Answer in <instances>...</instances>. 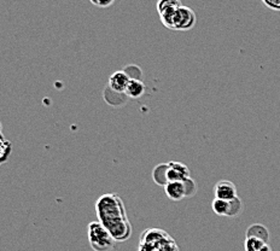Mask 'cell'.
Here are the masks:
<instances>
[{
	"label": "cell",
	"mask_w": 280,
	"mask_h": 251,
	"mask_svg": "<svg viewBox=\"0 0 280 251\" xmlns=\"http://www.w3.org/2000/svg\"><path fill=\"white\" fill-rule=\"evenodd\" d=\"M89 245L95 251H111L115 246V239L101 221H93L87 227Z\"/></svg>",
	"instance_id": "obj_2"
},
{
	"label": "cell",
	"mask_w": 280,
	"mask_h": 251,
	"mask_svg": "<svg viewBox=\"0 0 280 251\" xmlns=\"http://www.w3.org/2000/svg\"><path fill=\"white\" fill-rule=\"evenodd\" d=\"M211 208L219 216L231 217V201L214 198V201L211 203Z\"/></svg>",
	"instance_id": "obj_10"
},
{
	"label": "cell",
	"mask_w": 280,
	"mask_h": 251,
	"mask_svg": "<svg viewBox=\"0 0 280 251\" xmlns=\"http://www.w3.org/2000/svg\"><path fill=\"white\" fill-rule=\"evenodd\" d=\"M259 251H272V247H270L268 244H266V245H263Z\"/></svg>",
	"instance_id": "obj_17"
},
{
	"label": "cell",
	"mask_w": 280,
	"mask_h": 251,
	"mask_svg": "<svg viewBox=\"0 0 280 251\" xmlns=\"http://www.w3.org/2000/svg\"><path fill=\"white\" fill-rule=\"evenodd\" d=\"M11 143H9V141L4 140V137H3V141H2V162H5L6 159H8V156L11 152Z\"/></svg>",
	"instance_id": "obj_15"
},
{
	"label": "cell",
	"mask_w": 280,
	"mask_h": 251,
	"mask_svg": "<svg viewBox=\"0 0 280 251\" xmlns=\"http://www.w3.org/2000/svg\"><path fill=\"white\" fill-rule=\"evenodd\" d=\"M99 221L108 228L116 241H126L132 236V226L126 214V207L120 196L106 193L96 202Z\"/></svg>",
	"instance_id": "obj_1"
},
{
	"label": "cell",
	"mask_w": 280,
	"mask_h": 251,
	"mask_svg": "<svg viewBox=\"0 0 280 251\" xmlns=\"http://www.w3.org/2000/svg\"><path fill=\"white\" fill-rule=\"evenodd\" d=\"M196 24V14L188 6H180L174 15V30H190Z\"/></svg>",
	"instance_id": "obj_3"
},
{
	"label": "cell",
	"mask_w": 280,
	"mask_h": 251,
	"mask_svg": "<svg viewBox=\"0 0 280 251\" xmlns=\"http://www.w3.org/2000/svg\"><path fill=\"white\" fill-rule=\"evenodd\" d=\"M188 181V180H186ZM186 181H169L164 186L167 197L172 201H181L182 198L188 197V185Z\"/></svg>",
	"instance_id": "obj_6"
},
{
	"label": "cell",
	"mask_w": 280,
	"mask_h": 251,
	"mask_svg": "<svg viewBox=\"0 0 280 251\" xmlns=\"http://www.w3.org/2000/svg\"><path fill=\"white\" fill-rule=\"evenodd\" d=\"M180 6H182L180 0H159L157 2V11H159V14H162L166 10L180 8Z\"/></svg>",
	"instance_id": "obj_14"
},
{
	"label": "cell",
	"mask_w": 280,
	"mask_h": 251,
	"mask_svg": "<svg viewBox=\"0 0 280 251\" xmlns=\"http://www.w3.org/2000/svg\"><path fill=\"white\" fill-rule=\"evenodd\" d=\"M246 237H255L262 239L265 243L268 244L270 239V234L268 228L261 224H254L246 230Z\"/></svg>",
	"instance_id": "obj_8"
},
{
	"label": "cell",
	"mask_w": 280,
	"mask_h": 251,
	"mask_svg": "<svg viewBox=\"0 0 280 251\" xmlns=\"http://www.w3.org/2000/svg\"><path fill=\"white\" fill-rule=\"evenodd\" d=\"M214 195L215 198L225 199V201H232L238 197L236 185L228 180H221L215 185Z\"/></svg>",
	"instance_id": "obj_5"
},
{
	"label": "cell",
	"mask_w": 280,
	"mask_h": 251,
	"mask_svg": "<svg viewBox=\"0 0 280 251\" xmlns=\"http://www.w3.org/2000/svg\"><path fill=\"white\" fill-rule=\"evenodd\" d=\"M178 8H174V9H168L166 10V11H163L162 14H160L161 21H162V23L164 27L173 29V23H174V15H175V11Z\"/></svg>",
	"instance_id": "obj_13"
},
{
	"label": "cell",
	"mask_w": 280,
	"mask_h": 251,
	"mask_svg": "<svg viewBox=\"0 0 280 251\" xmlns=\"http://www.w3.org/2000/svg\"><path fill=\"white\" fill-rule=\"evenodd\" d=\"M167 181H186L191 179L189 167L181 162L166 163Z\"/></svg>",
	"instance_id": "obj_4"
},
{
	"label": "cell",
	"mask_w": 280,
	"mask_h": 251,
	"mask_svg": "<svg viewBox=\"0 0 280 251\" xmlns=\"http://www.w3.org/2000/svg\"><path fill=\"white\" fill-rule=\"evenodd\" d=\"M262 239L255 237H246L245 241H244V250L245 251H259L263 245H266Z\"/></svg>",
	"instance_id": "obj_11"
},
{
	"label": "cell",
	"mask_w": 280,
	"mask_h": 251,
	"mask_svg": "<svg viewBox=\"0 0 280 251\" xmlns=\"http://www.w3.org/2000/svg\"><path fill=\"white\" fill-rule=\"evenodd\" d=\"M145 92V83L138 79H131L128 83L127 89H126V95L130 98H140Z\"/></svg>",
	"instance_id": "obj_9"
},
{
	"label": "cell",
	"mask_w": 280,
	"mask_h": 251,
	"mask_svg": "<svg viewBox=\"0 0 280 251\" xmlns=\"http://www.w3.org/2000/svg\"><path fill=\"white\" fill-rule=\"evenodd\" d=\"M115 3V0H93L92 4L99 6V8H109Z\"/></svg>",
	"instance_id": "obj_16"
},
{
	"label": "cell",
	"mask_w": 280,
	"mask_h": 251,
	"mask_svg": "<svg viewBox=\"0 0 280 251\" xmlns=\"http://www.w3.org/2000/svg\"><path fill=\"white\" fill-rule=\"evenodd\" d=\"M153 180L156 181L159 185L166 186L167 185V176H166V163L160 164V166H157L156 168L153 169Z\"/></svg>",
	"instance_id": "obj_12"
},
{
	"label": "cell",
	"mask_w": 280,
	"mask_h": 251,
	"mask_svg": "<svg viewBox=\"0 0 280 251\" xmlns=\"http://www.w3.org/2000/svg\"><path fill=\"white\" fill-rule=\"evenodd\" d=\"M131 81V77L126 72H116L112 74L109 79V87L114 92L126 93L128 83Z\"/></svg>",
	"instance_id": "obj_7"
},
{
	"label": "cell",
	"mask_w": 280,
	"mask_h": 251,
	"mask_svg": "<svg viewBox=\"0 0 280 251\" xmlns=\"http://www.w3.org/2000/svg\"><path fill=\"white\" fill-rule=\"evenodd\" d=\"M89 2H91V3H92V2H93V0H89Z\"/></svg>",
	"instance_id": "obj_18"
}]
</instances>
